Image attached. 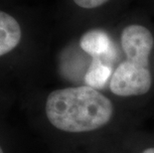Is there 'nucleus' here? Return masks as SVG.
Here are the masks:
<instances>
[{"mask_svg":"<svg viewBox=\"0 0 154 153\" xmlns=\"http://www.w3.org/2000/svg\"><path fill=\"white\" fill-rule=\"evenodd\" d=\"M112 113L110 100L88 86L56 90L46 102L50 123L67 132L97 129L109 121Z\"/></svg>","mask_w":154,"mask_h":153,"instance_id":"1","label":"nucleus"},{"mask_svg":"<svg viewBox=\"0 0 154 153\" xmlns=\"http://www.w3.org/2000/svg\"><path fill=\"white\" fill-rule=\"evenodd\" d=\"M152 78L148 68L122 62L111 76L109 87L119 96H141L151 87Z\"/></svg>","mask_w":154,"mask_h":153,"instance_id":"2","label":"nucleus"},{"mask_svg":"<svg viewBox=\"0 0 154 153\" xmlns=\"http://www.w3.org/2000/svg\"><path fill=\"white\" fill-rule=\"evenodd\" d=\"M153 45V36L144 26L129 25L121 33V46L126 55V61L137 66L148 68Z\"/></svg>","mask_w":154,"mask_h":153,"instance_id":"3","label":"nucleus"},{"mask_svg":"<svg viewBox=\"0 0 154 153\" xmlns=\"http://www.w3.org/2000/svg\"><path fill=\"white\" fill-rule=\"evenodd\" d=\"M81 48L93 58L110 57L112 55V44L109 36L103 30L94 29L88 31L81 38Z\"/></svg>","mask_w":154,"mask_h":153,"instance_id":"4","label":"nucleus"},{"mask_svg":"<svg viewBox=\"0 0 154 153\" xmlns=\"http://www.w3.org/2000/svg\"><path fill=\"white\" fill-rule=\"evenodd\" d=\"M21 40L20 25L14 17L0 11V57L17 47Z\"/></svg>","mask_w":154,"mask_h":153,"instance_id":"5","label":"nucleus"},{"mask_svg":"<svg viewBox=\"0 0 154 153\" xmlns=\"http://www.w3.org/2000/svg\"><path fill=\"white\" fill-rule=\"evenodd\" d=\"M111 76V67L99 58H93L91 66L85 76L87 86L93 89H103Z\"/></svg>","mask_w":154,"mask_h":153,"instance_id":"6","label":"nucleus"},{"mask_svg":"<svg viewBox=\"0 0 154 153\" xmlns=\"http://www.w3.org/2000/svg\"><path fill=\"white\" fill-rule=\"evenodd\" d=\"M107 0H74V2L76 3L78 6H80L82 8L86 9H91V8H97L99 6L103 5V3H106Z\"/></svg>","mask_w":154,"mask_h":153,"instance_id":"7","label":"nucleus"},{"mask_svg":"<svg viewBox=\"0 0 154 153\" xmlns=\"http://www.w3.org/2000/svg\"><path fill=\"white\" fill-rule=\"evenodd\" d=\"M142 153H154V147H151V148H147L145 149Z\"/></svg>","mask_w":154,"mask_h":153,"instance_id":"8","label":"nucleus"},{"mask_svg":"<svg viewBox=\"0 0 154 153\" xmlns=\"http://www.w3.org/2000/svg\"><path fill=\"white\" fill-rule=\"evenodd\" d=\"M0 153H4V152H3V149H2L1 146H0Z\"/></svg>","mask_w":154,"mask_h":153,"instance_id":"9","label":"nucleus"}]
</instances>
